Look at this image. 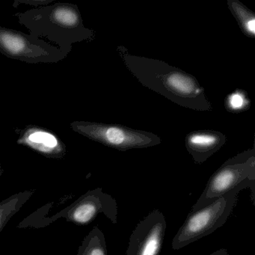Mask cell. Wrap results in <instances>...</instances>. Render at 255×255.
<instances>
[{
  "label": "cell",
  "instance_id": "6da1fadb",
  "mask_svg": "<svg viewBox=\"0 0 255 255\" xmlns=\"http://www.w3.org/2000/svg\"><path fill=\"white\" fill-rule=\"evenodd\" d=\"M14 16L32 38L57 47L66 56L74 44L92 41L95 37L93 31L85 27L80 10L74 4L58 2Z\"/></svg>",
  "mask_w": 255,
  "mask_h": 255
},
{
  "label": "cell",
  "instance_id": "7a4b0ae2",
  "mask_svg": "<svg viewBox=\"0 0 255 255\" xmlns=\"http://www.w3.org/2000/svg\"><path fill=\"white\" fill-rule=\"evenodd\" d=\"M249 189L251 199L255 206V150H246L227 160L209 179L192 210L209 205L216 198L234 191Z\"/></svg>",
  "mask_w": 255,
  "mask_h": 255
},
{
  "label": "cell",
  "instance_id": "3957f363",
  "mask_svg": "<svg viewBox=\"0 0 255 255\" xmlns=\"http://www.w3.org/2000/svg\"><path fill=\"white\" fill-rule=\"evenodd\" d=\"M240 191L230 192L198 210H191L171 243L174 250H179L223 226L232 213Z\"/></svg>",
  "mask_w": 255,
  "mask_h": 255
},
{
  "label": "cell",
  "instance_id": "277c9868",
  "mask_svg": "<svg viewBox=\"0 0 255 255\" xmlns=\"http://www.w3.org/2000/svg\"><path fill=\"white\" fill-rule=\"evenodd\" d=\"M104 214L114 225L118 223V204L111 195L106 193L102 188L89 190L61 211L49 218L34 221H22L18 228H44L59 219L77 225H88L92 223L98 215Z\"/></svg>",
  "mask_w": 255,
  "mask_h": 255
},
{
  "label": "cell",
  "instance_id": "5b68a950",
  "mask_svg": "<svg viewBox=\"0 0 255 255\" xmlns=\"http://www.w3.org/2000/svg\"><path fill=\"white\" fill-rule=\"evenodd\" d=\"M70 127L74 132L89 139L122 151L152 147L160 143V138L154 134L121 125L77 121Z\"/></svg>",
  "mask_w": 255,
  "mask_h": 255
},
{
  "label": "cell",
  "instance_id": "8992f818",
  "mask_svg": "<svg viewBox=\"0 0 255 255\" xmlns=\"http://www.w3.org/2000/svg\"><path fill=\"white\" fill-rule=\"evenodd\" d=\"M0 53L29 64L56 63L67 57L57 47L2 26H0Z\"/></svg>",
  "mask_w": 255,
  "mask_h": 255
},
{
  "label": "cell",
  "instance_id": "52a82bcc",
  "mask_svg": "<svg viewBox=\"0 0 255 255\" xmlns=\"http://www.w3.org/2000/svg\"><path fill=\"white\" fill-rule=\"evenodd\" d=\"M162 212H150L135 227L129 237L126 255H159L166 231Z\"/></svg>",
  "mask_w": 255,
  "mask_h": 255
},
{
  "label": "cell",
  "instance_id": "ba28073f",
  "mask_svg": "<svg viewBox=\"0 0 255 255\" xmlns=\"http://www.w3.org/2000/svg\"><path fill=\"white\" fill-rule=\"evenodd\" d=\"M18 135L17 144L25 146L41 156L50 159H62L68 153L65 143L56 132L36 125H29L15 129Z\"/></svg>",
  "mask_w": 255,
  "mask_h": 255
},
{
  "label": "cell",
  "instance_id": "9c48e42d",
  "mask_svg": "<svg viewBox=\"0 0 255 255\" xmlns=\"http://www.w3.org/2000/svg\"><path fill=\"white\" fill-rule=\"evenodd\" d=\"M226 142V137L216 131H196L188 134L186 147L195 163L205 162Z\"/></svg>",
  "mask_w": 255,
  "mask_h": 255
},
{
  "label": "cell",
  "instance_id": "30bf717a",
  "mask_svg": "<svg viewBox=\"0 0 255 255\" xmlns=\"http://www.w3.org/2000/svg\"><path fill=\"white\" fill-rule=\"evenodd\" d=\"M35 192V190L18 192L0 201V233L2 232L13 216L20 211V209L30 199Z\"/></svg>",
  "mask_w": 255,
  "mask_h": 255
},
{
  "label": "cell",
  "instance_id": "8fae6325",
  "mask_svg": "<svg viewBox=\"0 0 255 255\" xmlns=\"http://www.w3.org/2000/svg\"><path fill=\"white\" fill-rule=\"evenodd\" d=\"M77 255H108L105 236L98 227H94L85 237Z\"/></svg>",
  "mask_w": 255,
  "mask_h": 255
},
{
  "label": "cell",
  "instance_id": "7c38bea8",
  "mask_svg": "<svg viewBox=\"0 0 255 255\" xmlns=\"http://www.w3.org/2000/svg\"><path fill=\"white\" fill-rule=\"evenodd\" d=\"M228 4L243 32L249 38H255V16L254 13L239 1L229 0Z\"/></svg>",
  "mask_w": 255,
  "mask_h": 255
},
{
  "label": "cell",
  "instance_id": "4fadbf2b",
  "mask_svg": "<svg viewBox=\"0 0 255 255\" xmlns=\"http://www.w3.org/2000/svg\"><path fill=\"white\" fill-rule=\"evenodd\" d=\"M226 107L231 112H241L249 109L250 101L243 91L237 90L228 97L225 101Z\"/></svg>",
  "mask_w": 255,
  "mask_h": 255
},
{
  "label": "cell",
  "instance_id": "5bb4252c",
  "mask_svg": "<svg viewBox=\"0 0 255 255\" xmlns=\"http://www.w3.org/2000/svg\"><path fill=\"white\" fill-rule=\"evenodd\" d=\"M53 2V0H15L13 6L14 8H17L20 4H26V5L38 8V7L50 5Z\"/></svg>",
  "mask_w": 255,
  "mask_h": 255
},
{
  "label": "cell",
  "instance_id": "9a60e30c",
  "mask_svg": "<svg viewBox=\"0 0 255 255\" xmlns=\"http://www.w3.org/2000/svg\"><path fill=\"white\" fill-rule=\"evenodd\" d=\"M209 255H228V251L225 249H221L219 250L216 251L213 253Z\"/></svg>",
  "mask_w": 255,
  "mask_h": 255
},
{
  "label": "cell",
  "instance_id": "2e32d148",
  "mask_svg": "<svg viewBox=\"0 0 255 255\" xmlns=\"http://www.w3.org/2000/svg\"><path fill=\"white\" fill-rule=\"evenodd\" d=\"M4 173V168H2L1 165H0V177L2 175V174Z\"/></svg>",
  "mask_w": 255,
  "mask_h": 255
}]
</instances>
